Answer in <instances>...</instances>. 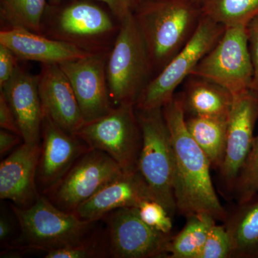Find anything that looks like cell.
Wrapping results in <instances>:
<instances>
[{
  "label": "cell",
  "mask_w": 258,
  "mask_h": 258,
  "mask_svg": "<svg viewBox=\"0 0 258 258\" xmlns=\"http://www.w3.org/2000/svg\"><path fill=\"white\" fill-rule=\"evenodd\" d=\"M170 133L175 161L176 212L188 218L206 214L225 222L228 216L219 200L211 177V164L188 131L179 93L162 108Z\"/></svg>",
  "instance_id": "6da1fadb"
},
{
  "label": "cell",
  "mask_w": 258,
  "mask_h": 258,
  "mask_svg": "<svg viewBox=\"0 0 258 258\" xmlns=\"http://www.w3.org/2000/svg\"><path fill=\"white\" fill-rule=\"evenodd\" d=\"M133 15L154 76L187 45L203 18L201 5L194 0H139Z\"/></svg>",
  "instance_id": "7a4b0ae2"
},
{
  "label": "cell",
  "mask_w": 258,
  "mask_h": 258,
  "mask_svg": "<svg viewBox=\"0 0 258 258\" xmlns=\"http://www.w3.org/2000/svg\"><path fill=\"white\" fill-rule=\"evenodd\" d=\"M106 76L113 106L127 103L136 106L154 78L150 54L133 14L120 23L107 60Z\"/></svg>",
  "instance_id": "3957f363"
},
{
  "label": "cell",
  "mask_w": 258,
  "mask_h": 258,
  "mask_svg": "<svg viewBox=\"0 0 258 258\" xmlns=\"http://www.w3.org/2000/svg\"><path fill=\"white\" fill-rule=\"evenodd\" d=\"M19 225L22 249L45 251L80 243L89 237L96 222L60 210L40 195L28 208L11 205Z\"/></svg>",
  "instance_id": "277c9868"
},
{
  "label": "cell",
  "mask_w": 258,
  "mask_h": 258,
  "mask_svg": "<svg viewBox=\"0 0 258 258\" xmlns=\"http://www.w3.org/2000/svg\"><path fill=\"white\" fill-rule=\"evenodd\" d=\"M137 113L142 134L137 169L154 200L161 203L171 217L174 216L176 212L175 161L170 133L162 108L149 111L137 109Z\"/></svg>",
  "instance_id": "5b68a950"
},
{
  "label": "cell",
  "mask_w": 258,
  "mask_h": 258,
  "mask_svg": "<svg viewBox=\"0 0 258 258\" xmlns=\"http://www.w3.org/2000/svg\"><path fill=\"white\" fill-rule=\"evenodd\" d=\"M91 149L107 153L125 173L138 171L142 134L135 105L120 104L76 134Z\"/></svg>",
  "instance_id": "8992f818"
},
{
  "label": "cell",
  "mask_w": 258,
  "mask_h": 258,
  "mask_svg": "<svg viewBox=\"0 0 258 258\" xmlns=\"http://www.w3.org/2000/svg\"><path fill=\"white\" fill-rule=\"evenodd\" d=\"M120 23H115L106 12L87 2H76L50 20L43 19L42 35L73 44L93 52L110 51Z\"/></svg>",
  "instance_id": "52a82bcc"
},
{
  "label": "cell",
  "mask_w": 258,
  "mask_h": 258,
  "mask_svg": "<svg viewBox=\"0 0 258 258\" xmlns=\"http://www.w3.org/2000/svg\"><path fill=\"white\" fill-rule=\"evenodd\" d=\"M225 27L203 16L192 38L144 90L136 108L142 111L162 108L176 94V90L192 73L197 64L215 47Z\"/></svg>",
  "instance_id": "ba28073f"
},
{
  "label": "cell",
  "mask_w": 258,
  "mask_h": 258,
  "mask_svg": "<svg viewBox=\"0 0 258 258\" xmlns=\"http://www.w3.org/2000/svg\"><path fill=\"white\" fill-rule=\"evenodd\" d=\"M191 75L220 85L233 96L252 90L254 66L247 28H226L220 40L204 56Z\"/></svg>",
  "instance_id": "9c48e42d"
},
{
  "label": "cell",
  "mask_w": 258,
  "mask_h": 258,
  "mask_svg": "<svg viewBox=\"0 0 258 258\" xmlns=\"http://www.w3.org/2000/svg\"><path fill=\"white\" fill-rule=\"evenodd\" d=\"M124 173L107 153L90 149L45 196L60 210L74 213L83 203Z\"/></svg>",
  "instance_id": "30bf717a"
},
{
  "label": "cell",
  "mask_w": 258,
  "mask_h": 258,
  "mask_svg": "<svg viewBox=\"0 0 258 258\" xmlns=\"http://www.w3.org/2000/svg\"><path fill=\"white\" fill-rule=\"evenodd\" d=\"M106 257L114 258L168 257L171 234L154 230L142 221L138 208L118 209L104 217Z\"/></svg>",
  "instance_id": "8fae6325"
},
{
  "label": "cell",
  "mask_w": 258,
  "mask_h": 258,
  "mask_svg": "<svg viewBox=\"0 0 258 258\" xmlns=\"http://www.w3.org/2000/svg\"><path fill=\"white\" fill-rule=\"evenodd\" d=\"M227 123L225 157L220 171L224 189L232 193L236 179L248 155L258 120V92L249 90L233 96Z\"/></svg>",
  "instance_id": "7c38bea8"
},
{
  "label": "cell",
  "mask_w": 258,
  "mask_h": 258,
  "mask_svg": "<svg viewBox=\"0 0 258 258\" xmlns=\"http://www.w3.org/2000/svg\"><path fill=\"white\" fill-rule=\"evenodd\" d=\"M110 51L59 64L74 89L86 123L101 118L113 107L106 76Z\"/></svg>",
  "instance_id": "4fadbf2b"
},
{
  "label": "cell",
  "mask_w": 258,
  "mask_h": 258,
  "mask_svg": "<svg viewBox=\"0 0 258 258\" xmlns=\"http://www.w3.org/2000/svg\"><path fill=\"white\" fill-rule=\"evenodd\" d=\"M41 139L37 184L39 191L45 195L91 148L77 135L64 132L46 116L42 123Z\"/></svg>",
  "instance_id": "5bb4252c"
},
{
  "label": "cell",
  "mask_w": 258,
  "mask_h": 258,
  "mask_svg": "<svg viewBox=\"0 0 258 258\" xmlns=\"http://www.w3.org/2000/svg\"><path fill=\"white\" fill-rule=\"evenodd\" d=\"M44 116L71 134L86 123L79 102L59 64H42L37 76Z\"/></svg>",
  "instance_id": "9a60e30c"
},
{
  "label": "cell",
  "mask_w": 258,
  "mask_h": 258,
  "mask_svg": "<svg viewBox=\"0 0 258 258\" xmlns=\"http://www.w3.org/2000/svg\"><path fill=\"white\" fill-rule=\"evenodd\" d=\"M41 144L24 143L0 164V198L28 208L41 194L37 184Z\"/></svg>",
  "instance_id": "2e32d148"
},
{
  "label": "cell",
  "mask_w": 258,
  "mask_h": 258,
  "mask_svg": "<svg viewBox=\"0 0 258 258\" xmlns=\"http://www.w3.org/2000/svg\"><path fill=\"white\" fill-rule=\"evenodd\" d=\"M0 91L4 93L14 113L24 143L40 144L44 114L37 76H32L19 66Z\"/></svg>",
  "instance_id": "e0dca14e"
},
{
  "label": "cell",
  "mask_w": 258,
  "mask_h": 258,
  "mask_svg": "<svg viewBox=\"0 0 258 258\" xmlns=\"http://www.w3.org/2000/svg\"><path fill=\"white\" fill-rule=\"evenodd\" d=\"M147 200L154 199L140 173H124L83 203L74 213L82 220L97 222L118 209L138 208Z\"/></svg>",
  "instance_id": "ac0fdd59"
},
{
  "label": "cell",
  "mask_w": 258,
  "mask_h": 258,
  "mask_svg": "<svg viewBox=\"0 0 258 258\" xmlns=\"http://www.w3.org/2000/svg\"><path fill=\"white\" fill-rule=\"evenodd\" d=\"M0 44L13 51L18 60L42 64H61L91 54L69 42L22 28L2 29Z\"/></svg>",
  "instance_id": "d6986e66"
},
{
  "label": "cell",
  "mask_w": 258,
  "mask_h": 258,
  "mask_svg": "<svg viewBox=\"0 0 258 258\" xmlns=\"http://www.w3.org/2000/svg\"><path fill=\"white\" fill-rule=\"evenodd\" d=\"M179 93L185 116L227 118L234 97L220 85L200 76L190 75Z\"/></svg>",
  "instance_id": "ffe728a7"
},
{
  "label": "cell",
  "mask_w": 258,
  "mask_h": 258,
  "mask_svg": "<svg viewBox=\"0 0 258 258\" xmlns=\"http://www.w3.org/2000/svg\"><path fill=\"white\" fill-rule=\"evenodd\" d=\"M224 223L230 237V258H258V195L237 204Z\"/></svg>",
  "instance_id": "44dd1931"
},
{
  "label": "cell",
  "mask_w": 258,
  "mask_h": 258,
  "mask_svg": "<svg viewBox=\"0 0 258 258\" xmlns=\"http://www.w3.org/2000/svg\"><path fill=\"white\" fill-rule=\"evenodd\" d=\"M227 123L228 118L186 117L191 137L208 157L212 168L218 170L225 157Z\"/></svg>",
  "instance_id": "7402d4cb"
},
{
  "label": "cell",
  "mask_w": 258,
  "mask_h": 258,
  "mask_svg": "<svg viewBox=\"0 0 258 258\" xmlns=\"http://www.w3.org/2000/svg\"><path fill=\"white\" fill-rule=\"evenodd\" d=\"M184 228L171 237L168 244L169 258H198L209 231L216 220L206 214L188 217Z\"/></svg>",
  "instance_id": "603a6c76"
},
{
  "label": "cell",
  "mask_w": 258,
  "mask_h": 258,
  "mask_svg": "<svg viewBox=\"0 0 258 258\" xmlns=\"http://www.w3.org/2000/svg\"><path fill=\"white\" fill-rule=\"evenodd\" d=\"M203 16L225 28L246 27L258 15V0H203Z\"/></svg>",
  "instance_id": "cb8c5ba5"
},
{
  "label": "cell",
  "mask_w": 258,
  "mask_h": 258,
  "mask_svg": "<svg viewBox=\"0 0 258 258\" xmlns=\"http://www.w3.org/2000/svg\"><path fill=\"white\" fill-rule=\"evenodd\" d=\"M46 0H0L3 29L22 28L42 35Z\"/></svg>",
  "instance_id": "d4e9b609"
},
{
  "label": "cell",
  "mask_w": 258,
  "mask_h": 258,
  "mask_svg": "<svg viewBox=\"0 0 258 258\" xmlns=\"http://www.w3.org/2000/svg\"><path fill=\"white\" fill-rule=\"evenodd\" d=\"M232 194L237 204L246 203L258 195V134L254 137Z\"/></svg>",
  "instance_id": "484cf974"
},
{
  "label": "cell",
  "mask_w": 258,
  "mask_h": 258,
  "mask_svg": "<svg viewBox=\"0 0 258 258\" xmlns=\"http://www.w3.org/2000/svg\"><path fill=\"white\" fill-rule=\"evenodd\" d=\"M106 247L103 238L90 236L80 243L66 246L46 252V258L106 257Z\"/></svg>",
  "instance_id": "4316f807"
},
{
  "label": "cell",
  "mask_w": 258,
  "mask_h": 258,
  "mask_svg": "<svg viewBox=\"0 0 258 258\" xmlns=\"http://www.w3.org/2000/svg\"><path fill=\"white\" fill-rule=\"evenodd\" d=\"M139 215L148 226L161 233L171 234L172 221L166 208L154 200H144L138 206Z\"/></svg>",
  "instance_id": "83f0119b"
},
{
  "label": "cell",
  "mask_w": 258,
  "mask_h": 258,
  "mask_svg": "<svg viewBox=\"0 0 258 258\" xmlns=\"http://www.w3.org/2000/svg\"><path fill=\"white\" fill-rule=\"evenodd\" d=\"M230 237L225 225L214 224L198 258H230Z\"/></svg>",
  "instance_id": "f1b7e54d"
},
{
  "label": "cell",
  "mask_w": 258,
  "mask_h": 258,
  "mask_svg": "<svg viewBox=\"0 0 258 258\" xmlns=\"http://www.w3.org/2000/svg\"><path fill=\"white\" fill-rule=\"evenodd\" d=\"M18 58L8 47L0 44V88L11 79L19 68Z\"/></svg>",
  "instance_id": "f546056e"
},
{
  "label": "cell",
  "mask_w": 258,
  "mask_h": 258,
  "mask_svg": "<svg viewBox=\"0 0 258 258\" xmlns=\"http://www.w3.org/2000/svg\"><path fill=\"white\" fill-rule=\"evenodd\" d=\"M249 51L254 66L252 90L258 92V15L247 26Z\"/></svg>",
  "instance_id": "4dcf8cb0"
},
{
  "label": "cell",
  "mask_w": 258,
  "mask_h": 258,
  "mask_svg": "<svg viewBox=\"0 0 258 258\" xmlns=\"http://www.w3.org/2000/svg\"><path fill=\"white\" fill-rule=\"evenodd\" d=\"M107 5L116 20L121 22L123 19L132 15L137 8L139 0H98Z\"/></svg>",
  "instance_id": "1f68e13d"
},
{
  "label": "cell",
  "mask_w": 258,
  "mask_h": 258,
  "mask_svg": "<svg viewBox=\"0 0 258 258\" xmlns=\"http://www.w3.org/2000/svg\"><path fill=\"white\" fill-rule=\"evenodd\" d=\"M0 127L21 136L14 113L2 91H0Z\"/></svg>",
  "instance_id": "d6a6232c"
},
{
  "label": "cell",
  "mask_w": 258,
  "mask_h": 258,
  "mask_svg": "<svg viewBox=\"0 0 258 258\" xmlns=\"http://www.w3.org/2000/svg\"><path fill=\"white\" fill-rule=\"evenodd\" d=\"M23 141L21 136L1 128L0 130V156L3 157L15 146Z\"/></svg>",
  "instance_id": "836d02e7"
},
{
  "label": "cell",
  "mask_w": 258,
  "mask_h": 258,
  "mask_svg": "<svg viewBox=\"0 0 258 258\" xmlns=\"http://www.w3.org/2000/svg\"><path fill=\"white\" fill-rule=\"evenodd\" d=\"M13 222L5 212H2L0 217V241L2 243L9 240L14 229Z\"/></svg>",
  "instance_id": "e575fe53"
},
{
  "label": "cell",
  "mask_w": 258,
  "mask_h": 258,
  "mask_svg": "<svg viewBox=\"0 0 258 258\" xmlns=\"http://www.w3.org/2000/svg\"><path fill=\"white\" fill-rule=\"evenodd\" d=\"M61 1H62V0H52V2L55 3H60Z\"/></svg>",
  "instance_id": "d590c367"
},
{
  "label": "cell",
  "mask_w": 258,
  "mask_h": 258,
  "mask_svg": "<svg viewBox=\"0 0 258 258\" xmlns=\"http://www.w3.org/2000/svg\"><path fill=\"white\" fill-rule=\"evenodd\" d=\"M194 1L197 2V3H200V4H201L202 2H203V0H194Z\"/></svg>",
  "instance_id": "8d00e7d4"
}]
</instances>
